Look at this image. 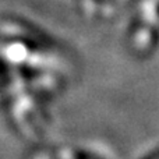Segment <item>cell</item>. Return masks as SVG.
Here are the masks:
<instances>
[{
  "instance_id": "cell-1",
  "label": "cell",
  "mask_w": 159,
  "mask_h": 159,
  "mask_svg": "<svg viewBox=\"0 0 159 159\" xmlns=\"http://www.w3.org/2000/svg\"><path fill=\"white\" fill-rule=\"evenodd\" d=\"M158 18L159 0H143L138 7V21H140V27H143V31L151 34Z\"/></svg>"
}]
</instances>
